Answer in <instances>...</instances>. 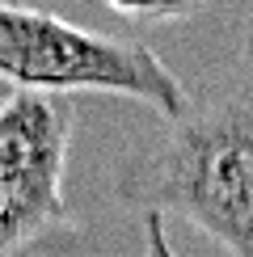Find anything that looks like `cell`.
<instances>
[{
    "label": "cell",
    "mask_w": 253,
    "mask_h": 257,
    "mask_svg": "<svg viewBox=\"0 0 253 257\" xmlns=\"http://www.w3.org/2000/svg\"><path fill=\"white\" fill-rule=\"evenodd\" d=\"M114 194L198 228L228 257H253V9L224 76L122 160Z\"/></svg>",
    "instance_id": "obj_1"
},
{
    "label": "cell",
    "mask_w": 253,
    "mask_h": 257,
    "mask_svg": "<svg viewBox=\"0 0 253 257\" xmlns=\"http://www.w3.org/2000/svg\"><path fill=\"white\" fill-rule=\"evenodd\" d=\"M0 76L21 93H114L156 110L173 122L190 93L169 72V63L140 38H114L76 21L0 0Z\"/></svg>",
    "instance_id": "obj_2"
},
{
    "label": "cell",
    "mask_w": 253,
    "mask_h": 257,
    "mask_svg": "<svg viewBox=\"0 0 253 257\" xmlns=\"http://www.w3.org/2000/svg\"><path fill=\"white\" fill-rule=\"evenodd\" d=\"M76 101L13 93L0 101V257H13L68 223L63 173Z\"/></svg>",
    "instance_id": "obj_3"
},
{
    "label": "cell",
    "mask_w": 253,
    "mask_h": 257,
    "mask_svg": "<svg viewBox=\"0 0 253 257\" xmlns=\"http://www.w3.org/2000/svg\"><path fill=\"white\" fill-rule=\"evenodd\" d=\"M101 5L131 26H169L194 17L198 9H207V0H101Z\"/></svg>",
    "instance_id": "obj_4"
},
{
    "label": "cell",
    "mask_w": 253,
    "mask_h": 257,
    "mask_svg": "<svg viewBox=\"0 0 253 257\" xmlns=\"http://www.w3.org/2000/svg\"><path fill=\"white\" fill-rule=\"evenodd\" d=\"M144 249H148V257H177L173 240H169V219L144 215Z\"/></svg>",
    "instance_id": "obj_5"
}]
</instances>
